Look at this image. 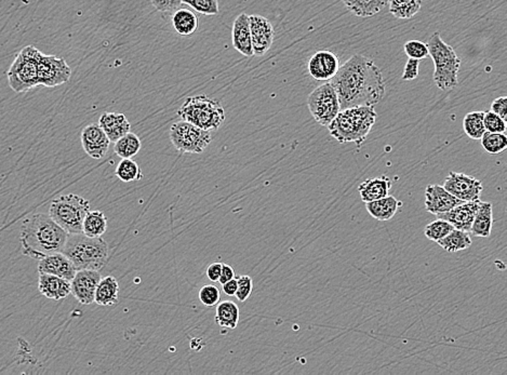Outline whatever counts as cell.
<instances>
[{
	"label": "cell",
	"mask_w": 507,
	"mask_h": 375,
	"mask_svg": "<svg viewBox=\"0 0 507 375\" xmlns=\"http://www.w3.org/2000/svg\"><path fill=\"white\" fill-rule=\"evenodd\" d=\"M329 83L337 93L341 109L375 107L387 90L381 69L375 62L361 55L347 60Z\"/></svg>",
	"instance_id": "1"
},
{
	"label": "cell",
	"mask_w": 507,
	"mask_h": 375,
	"mask_svg": "<svg viewBox=\"0 0 507 375\" xmlns=\"http://www.w3.org/2000/svg\"><path fill=\"white\" fill-rule=\"evenodd\" d=\"M69 233L62 229L55 219L45 213L29 215L22 223V252L27 257L41 260L46 255L62 252Z\"/></svg>",
	"instance_id": "2"
},
{
	"label": "cell",
	"mask_w": 507,
	"mask_h": 375,
	"mask_svg": "<svg viewBox=\"0 0 507 375\" xmlns=\"http://www.w3.org/2000/svg\"><path fill=\"white\" fill-rule=\"evenodd\" d=\"M373 107H356L341 109L328 125L330 135L339 143H356L361 145L377 121Z\"/></svg>",
	"instance_id": "3"
},
{
	"label": "cell",
	"mask_w": 507,
	"mask_h": 375,
	"mask_svg": "<svg viewBox=\"0 0 507 375\" xmlns=\"http://www.w3.org/2000/svg\"><path fill=\"white\" fill-rule=\"evenodd\" d=\"M77 271H101L109 261V245L102 237H88L83 233L69 234L62 251Z\"/></svg>",
	"instance_id": "4"
},
{
	"label": "cell",
	"mask_w": 507,
	"mask_h": 375,
	"mask_svg": "<svg viewBox=\"0 0 507 375\" xmlns=\"http://www.w3.org/2000/svg\"><path fill=\"white\" fill-rule=\"evenodd\" d=\"M429 57L435 65V85L438 89L446 91L457 86V74L460 71L461 60L450 45L443 41L440 34L435 32L426 43Z\"/></svg>",
	"instance_id": "5"
},
{
	"label": "cell",
	"mask_w": 507,
	"mask_h": 375,
	"mask_svg": "<svg viewBox=\"0 0 507 375\" xmlns=\"http://www.w3.org/2000/svg\"><path fill=\"white\" fill-rule=\"evenodd\" d=\"M178 116L207 131L216 130L225 121V111L221 102L207 95L188 97L179 109Z\"/></svg>",
	"instance_id": "6"
},
{
	"label": "cell",
	"mask_w": 507,
	"mask_h": 375,
	"mask_svg": "<svg viewBox=\"0 0 507 375\" xmlns=\"http://www.w3.org/2000/svg\"><path fill=\"white\" fill-rule=\"evenodd\" d=\"M90 203L76 193L57 197L51 203L49 215L69 234L83 233V223Z\"/></svg>",
	"instance_id": "7"
},
{
	"label": "cell",
	"mask_w": 507,
	"mask_h": 375,
	"mask_svg": "<svg viewBox=\"0 0 507 375\" xmlns=\"http://www.w3.org/2000/svg\"><path fill=\"white\" fill-rule=\"evenodd\" d=\"M41 55V51L34 46H27L18 53L7 71L9 86L15 93H27L39 86V62Z\"/></svg>",
	"instance_id": "8"
},
{
	"label": "cell",
	"mask_w": 507,
	"mask_h": 375,
	"mask_svg": "<svg viewBox=\"0 0 507 375\" xmlns=\"http://www.w3.org/2000/svg\"><path fill=\"white\" fill-rule=\"evenodd\" d=\"M170 139L181 153L202 154L211 143L212 137L210 131L181 121L171 125Z\"/></svg>",
	"instance_id": "9"
},
{
	"label": "cell",
	"mask_w": 507,
	"mask_h": 375,
	"mask_svg": "<svg viewBox=\"0 0 507 375\" xmlns=\"http://www.w3.org/2000/svg\"><path fill=\"white\" fill-rule=\"evenodd\" d=\"M307 105L316 123L325 127H328L341 111L339 97L330 83L316 88L308 95Z\"/></svg>",
	"instance_id": "10"
},
{
	"label": "cell",
	"mask_w": 507,
	"mask_h": 375,
	"mask_svg": "<svg viewBox=\"0 0 507 375\" xmlns=\"http://www.w3.org/2000/svg\"><path fill=\"white\" fill-rule=\"evenodd\" d=\"M71 69L63 57L41 53L39 62V86L55 88L71 79Z\"/></svg>",
	"instance_id": "11"
},
{
	"label": "cell",
	"mask_w": 507,
	"mask_h": 375,
	"mask_svg": "<svg viewBox=\"0 0 507 375\" xmlns=\"http://www.w3.org/2000/svg\"><path fill=\"white\" fill-rule=\"evenodd\" d=\"M443 189L462 201H476L484 191L482 183L472 175L450 172L445 179Z\"/></svg>",
	"instance_id": "12"
},
{
	"label": "cell",
	"mask_w": 507,
	"mask_h": 375,
	"mask_svg": "<svg viewBox=\"0 0 507 375\" xmlns=\"http://www.w3.org/2000/svg\"><path fill=\"white\" fill-rule=\"evenodd\" d=\"M101 278L102 276L99 271H91V269L77 271L71 280V294L81 304H92L95 303L97 283L100 282Z\"/></svg>",
	"instance_id": "13"
},
{
	"label": "cell",
	"mask_w": 507,
	"mask_h": 375,
	"mask_svg": "<svg viewBox=\"0 0 507 375\" xmlns=\"http://www.w3.org/2000/svg\"><path fill=\"white\" fill-rule=\"evenodd\" d=\"M249 23L254 55L262 57L273 45L275 35L273 25L266 18L258 15H249Z\"/></svg>",
	"instance_id": "14"
},
{
	"label": "cell",
	"mask_w": 507,
	"mask_h": 375,
	"mask_svg": "<svg viewBox=\"0 0 507 375\" xmlns=\"http://www.w3.org/2000/svg\"><path fill=\"white\" fill-rule=\"evenodd\" d=\"M81 139L83 151L91 158H103L109 151L111 141L99 123H91L83 128Z\"/></svg>",
	"instance_id": "15"
},
{
	"label": "cell",
	"mask_w": 507,
	"mask_h": 375,
	"mask_svg": "<svg viewBox=\"0 0 507 375\" xmlns=\"http://www.w3.org/2000/svg\"><path fill=\"white\" fill-rule=\"evenodd\" d=\"M339 69V57L330 51H318L307 64L308 74L317 81H331Z\"/></svg>",
	"instance_id": "16"
},
{
	"label": "cell",
	"mask_w": 507,
	"mask_h": 375,
	"mask_svg": "<svg viewBox=\"0 0 507 375\" xmlns=\"http://www.w3.org/2000/svg\"><path fill=\"white\" fill-rule=\"evenodd\" d=\"M462 203L464 201L451 195L440 185H427L425 189V208L427 212L431 214L437 215L447 212Z\"/></svg>",
	"instance_id": "17"
},
{
	"label": "cell",
	"mask_w": 507,
	"mask_h": 375,
	"mask_svg": "<svg viewBox=\"0 0 507 375\" xmlns=\"http://www.w3.org/2000/svg\"><path fill=\"white\" fill-rule=\"evenodd\" d=\"M479 201L480 200L464 201L461 205L451 209L450 211L437 214V219H445L447 222L450 223L454 229L469 233L475 215L478 210Z\"/></svg>",
	"instance_id": "18"
},
{
	"label": "cell",
	"mask_w": 507,
	"mask_h": 375,
	"mask_svg": "<svg viewBox=\"0 0 507 375\" xmlns=\"http://www.w3.org/2000/svg\"><path fill=\"white\" fill-rule=\"evenodd\" d=\"M39 271L71 281L76 274L77 269L64 253L57 252L46 255L39 260Z\"/></svg>",
	"instance_id": "19"
},
{
	"label": "cell",
	"mask_w": 507,
	"mask_h": 375,
	"mask_svg": "<svg viewBox=\"0 0 507 375\" xmlns=\"http://www.w3.org/2000/svg\"><path fill=\"white\" fill-rule=\"evenodd\" d=\"M232 47L244 57H254L251 32H250L249 15L240 13L232 24Z\"/></svg>",
	"instance_id": "20"
},
{
	"label": "cell",
	"mask_w": 507,
	"mask_h": 375,
	"mask_svg": "<svg viewBox=\"0 0 507 375\" xmlns=\"http://www.w3.org/2000/svg\"><path fill=\"white\" fill-rule=\"evenodd\" d=\"M39 290L50 300H64L71 294V281L55 275L39 273Z\"/></svg>",
	"instance_id": "21"
},
{
	"label": "cell",
	"mask_w": 507,
	"mask_h": 375,
	"mask_svg": "<svg viewBox=\"0 0 507 375\" xmlns=\"http://www.w3.org/2000/svg\"><path fill=\"white\" fill-rule=\"evenodd\" d=\"M99 125L106 133L111 143H115L131 130L130 123L126 116L120 113H103L99 119Z\"/></svg>",
	"instance_id": "22"
},
{
	"label": "cell",
	"mask_w": 507,
	"mask_h": 375,
	"mask_svg": "<svg viewBox=\"0 0 507 375\" xmlns=\"http://www.w3.org/2000/svg\"><path fill=\"white\" fill-rule=\"evenodd\" d=\"M391 189V179L387 177H375L361 183L358 187L361 198L363 203L377 200L389 196Z\"/></svg>",
	"instance_id": "23"
},
{
	"label": "cell",
	"mask_w": 507,
	"mask_h": 375,
	"mask_svg": "<svg viewBox=\"0 0 507 375\" xmlns=\"http://www.w3.org/2000/svg\"><path fill=\"white\" fill-rule=\"evenodd\" d=\"M403 203L393 196L383 197L377 200L366 203V208L371 217L377 221H389L398 212Z\"/></svg>",
	"instance_id": "24"
},
{
	"label": "cell",
	"mask_w": 507,
	"mask_h": 375,
	"mask_svg": "<svg viewBox=\"0 0 507 375\" xmlns=\"http://www.w3.org/2000/svg\"><path fill=\"white\" fill-rule=\"evenodd\" d=\"M493 226V205L491 203L479 201L478 210L473 221L469 234L473 236L488 238L490 237Z\"/></svg>",
	"instance_id": "25"
},
{
	"label": "cell",
	"mask_w": 507,
	"mask_h": 375,
	"mask_svg": "<svg viewBox=\"0 0 507 375\" xmlns=\"http://www.w3.org/2000/svg\"><path fill=\"white\" fill-rule=\"evenodd\" d=\"M119 285L115 277L101 278L95 290V303L99 306H115L119 302Z\"/></svg>",
	"instance_id": "26"
},
{
	"label": "cell",
	"mask_w": 507,
	"mask_h": 375,
	"mask_svg": "<svg viewBox=\"0 0 507 375\" xmlns=\"http://www.w3.org/2000/svg\"><path fill=\"white\" fill-rule=\"evenodd\" d=\"M346 8L361 18H370L387 7L389 0H342Z\"/></svg>",
	"instance_id": "27"
},
{
	"label": "cell",
	"mask_w": 507,
	"mask_h": 375,
	"mask_svg": "<svg viewBox=\"0 0 507 375\" xmlns=\"http://www.w3.org/2000/svg\"><path fill=\"white\" fill-rule=\"evenodd\" d=\"M198 24L200 22L197 15L186 8L181 7L180 9L173 12L172 27L181 36H190L195 34L198 29Z\"/></svg>",
	"instance_id": "28"
},
{
	"label": "cell",
	"mask_w": 507,
	"mask_h": 375,
	"mask_svg": "<svg viewBox=\"0 0 507 375\" xmlns=\"http://www.w3.org/2000/svg\"><path fill=\"white\" fill-rule=\"evenodd\" d=\"M216 322L222 328H237L239 322V308L232 301L218 302L216 311Z\"/></svg>",
	"instance_id": "29"
},
{
	"label": "cell",
	"mask_w": 507,
	"mask_h": 375,
	"mask_svg": "<svg viewBox=\"0 0 507 375\" xmlns=\"http://www.w3.org/2000/svg\"><path fill=\"white\" fill-rule=\"evenodd\" d=\"M472 238L468 231H461L454 229L451 231L445 238L437 241L443 250L449 253L459 252V251L466 250L472 245Z\"/></svg>",
	"instance_id": "30"
},
{
	"label": "cell",
	"mask_w": 507,
	"mask_h": 375,
	"mask_svg": "<svg viewBox=\"0 0 507 375\" xmlns=\"http://www.w3.org/2000/svg\"><path fill=\"white\" fill-rule=\"evenodd\" d=\"M107 229V217L102 211H89L83 223V233L88 237H102Z\"/></svg>",
	"instance_id": "31"
},
{
	"label": "cell",
	"mask_w": 507,
	"mask_h": 375,
	"mask_svg": "<svg viewBox=\"0 0 507 375\" xmlns=\"http://www.w3.org/2000/svg\"><path fill=\"white\" fill-rule=\"evenodd\" d=\"M114 151L121 159L132 158L138 155L142 147L140 137L135 133L128 132L114 143Z\"/></svg>",
	"instance_id": "32"
},
{
	"label": "cell",
	"mask_w": 507,
	"mask_h": 375,
	"mask_svg": "<svg viewBox=\"0 0 507 375\" xmlns=\"http://www.w3.org/2000/svg\"><path fill=\"white\" fill-rule=\"evenodd\" d=\"M389 12L401 20L411 19L422 7V0H389Z\"/></svg>",
	"instance_id": "33"
},
{
	"label": "cell",
	"mask_w": 507,
	"mask_h": 375,
	"mask_svg": "<svg viewBox=\"0 0 507 375\" xmlns=\"http://www.w3.org/2000/svg\"><path fill=\"white\" fill-rule=\"evenodd\" d=\"M484 111H472L463 119V129L465 135L473 139H480L486 132L484 123Z\"/></svg>",
	"instance_id": "34"
},
{
	"label": "cell",
	"mask_w": 507,
	"mask_h": 375,
	"mask_svg": "<svg viewBox=\"0 0 507 375\" xmlns=\"http://www.w3.org/2000/svg\"><path fill=\"white\" fill-rule=\"evenodd\" d=\"M115 175L125 183L140 181L143 177L140 165L131 158L121 159L115 170Z\"/></svg>",
	"instance_id": "35"
},
{
	"label": "cell",
	"mask_w": 507,
	"mask_h": 375,
	"mask_svg": "<svg viewBox=\"0 0 507 375\" xmlns=\"http://www.w3.org/2000/svg\"><path fill=\"white\" fill-rule=\"evenodd\" d=\"M481 145L487 153L498 155L507 147V137L504 133H494L486 131L480 139Z\"/></svg>",
	"instance_id": "36"
},
{
	"label": "cell",
	"mask_w": 507,
	"mask_h": 375,
	"mask_svg": "<svg viewBox=\"0 0 507 375\" xmlns=\"http://www.w3.org/2000/svg\"><path fill=\"white\" fill-rule=\"evenodd\" d=\"M453 229H454V227L450 223L447 222L445 219H435L434 222L426 225L424 229V235L429 240L437 243L440 239L445 238Z\"/></svg>",
	"instance_id": "37"
},
{
	"label": "cell",
	"mask_w": 507,
	"mask_h": 375,
	"mask_svg": "<svg viewBox=\"0 0 507 375\" xmlns=\"http://www.w3.org/2000/svg\"><path fill=\"white\" fill-rule=\"evenodd\" d=\"M183 4L190 6L200 15H218V0H183Z\"/></svg>",
	"instance_id": "38"
},
{
	"label": "cell",
	"mask_w": 507,
	"mask_h": 375,
	"mask_svg": "<svg viewBox=\"0 0 507 375\" xmlns=\"http://www.w3.org/2000/svg\"><path fill=\"white\" fill-rule=\"evenodd\" d=\"M405 55L409 59L423 60L429 57V48L426 43L419 41H410L403 46Z\"/></svg>",
	"instance_id": "39"
},
{
	"label": "cell",
	"mask_w": 507,
	"mask_h": 375,
	"mask_svg": "<svg viewBox=\"0 0 507 375\" xmlns=\"http://www.w3.org/2000/svg\"><path fill=\"white\" fill-rule=\"evenodd\" d=\"M220 300L221 293L218 287L208 285V286H204L200 289V301L204 306L211 308V307L216 306Z\"/></svg>",
	"instance_id": "40"
},
{
	"label": "cell",
	"mask_w": 507,
	"mask_h": 375,
	"mask_svg": "<svg viewBox=\"0 0 507 375\" xmlns=\"http://www.w3.org/2000/svg\"><path fill=\"white\" fill-rule=\"evenodd\" d=\"M484 123L486 131L494 133H504L506 131V123L500 116L489 111L485 113Z\"/></svg>",
	"instance_id": "41"
},
{
	"label": "cell",
	"mask_w": 507,
	"mask_h": 375,
	"mask_svg": "<svg viewBox=\"0 0 507 375\" xmlns=\"http://www.w3.org/2000/svg\"><path fill=\"white\" fill-rule=\"evenodd\" d=\"M235 278L237 279V291H236L235 296L237 297L240 302H244L249 299L254 291V280L251 277L246 276V275L236 276Z\"/></svg>",
	"instance_id": "42"
},
{
	"label": "cell",
	"mask_w": 507,
	"mask_h": 375,
	"mask_svg": "<svg viewBox=\"0 0 507 375\" xmlns=\"http://www.w3.org/2000/svg\"><path fill=\"white\" fill-rule=\"evenodd\" d=\"M151 3L158 11L164 13H173L183 6V0H151Z\"/></svg>",
	"instance_id": "43"
},
{
	"label": "cell",
	"mask_w": 507,
	"mask_h": 375,
	"mask_svg": "<svg viewBox=\"0 0 507 375\" xmlns=\"http://www.w3.org/2000/svg\"><path fill=\"white\" fill-rule=\"evenodd\" d=\"M419 61L415 59H409L405 63V69H403V81H415L419 76Z\"/></svg>",
	"instance_id": "44"
},
{
	"label": "cell",
	"mask_w": 507,
	"mask_h": 375,
	"mask_svg": "<svg viewBox=\"0 0 507 375\" xmlns=\"http://www.w3.org/2000/svg\"><path fill=\"white\" fill-rule=\"evenodd\" d=\"M491 111L500 116L501 118L506 121L507 116V97H500L494 100L491 104Z\"/></svg>",
	"instance_id": "45"
},
{
	"label": "cell",
	"mask_w": 507,
	"mask_h": 375,
	"mask_svg": "<svg viewBox=\"0 0 507 375\" xmlns=\"http://www.w3.org/2000/svg\"><path fill=\"white\" fill-rule=\"evenodd\" d=\"M222 264L223 263L216 262L209 265L208 268H207V277H208L209 280L212 281V282H218L221 271H222Z\"/></svg>",
	"instance_id": "46"
},
{
	"label": "cell",
	"mask_w": 507,
	"mask_h": 375,
	"mask_svg": "<svg viewBox=\"0 0 507 375\" xmlns=\"http://www.w3.org/2000/svg\"><path fill=\"white\" fill-rule=\"evenodd\" d=\"M235 277H236V274H235L234 268L228 264H222V271H221L218 282H220L221 285H224V283L230 281V279H234Z\"/></svg>",
	"instance_id": "47"
},
{
	"label": "cell",
	"mask_w": 507,
	"mask_h": 375,
	"mask_svg": "<svg viewBox=\"0 0 507 375\" xmlns=\"http://www.w3.org/2000/svg\"><path fill=\"white\" fill-rule=\"evenodd\" d=\"M222 286H223V291L226 295L234 296L236 294V291H237V279H230V281L224 283Z\"/></svg>",
	"instance_id": "48"
}]
</instances>
